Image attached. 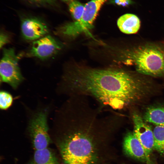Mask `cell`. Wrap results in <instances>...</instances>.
<instances>
[{
    "mask_svg": "<svg viewBox=\"0 0 164 164\" xmlns=\"http://www.w3.org/2000/svg\"><path fill=\"white\" fill-rule=\"evenodd\" d=\"M101 111L78 95L69 97L59 108L54 125L63 164H104L119 117L114 111L102 116Z\"/></svg>",
    "mask_w": 164,
    "mask_h": 164,
    "instance_id": "cell-1",
    "label": "cell"
},
{
    "mask_svg": "<svg viewBox=\"0 0 164 164\" xmlns=\"http://www.w3.org/2000/svg\"><path fill=\"white\" fill-rule=\"evenodd\" d=\"M68 97H90L104 107L120 110L140 101L149 90L147 82L122 69L76 67L67 71L58 87Z\"/></svg>",
    "mask_w": 164,
    "mask_h": 164,
    "instance_id": "cell-2",
    "label": "cell"
},
{
    "mask_svg": "<svg viewBox=\"0 0 164 164\" xmlns=\"http://www.w3.org/2000/svg\"><path fill=\"white\" fill-rule=\"evenodd\" d=\"M125 64L141 74L164 77V45L147 44L126 50L122 56Z\"/></svg>",
    "mask_w": 164,
    "mask_h": 164,
    "instance_id": "cell-3",
    "label": "cell"
},
{
    "mask_svg": "<svg viewBox=\"0 0 164 164\" xmlns=\"http://www.w3.org/2000/svg\"><path fill=\"white\" fill-rule=\"evenodd\" d=\"M48 113V108L38 110L29 121L28 130L35 150L48 148L51 142L47 124Z\"/></svg>",
    "mask_w": 164,
    "mask_h": 164,
    "instance_id": "cell-4",
    "label": "cell"
},
{
    "mask_svg": "<svg viewBox=\"0 0 164 164\" xmlns=\"http://www.w3.org/2000/svg\"><path fill=\"white\" fill-rule=\"evenodd\" d=\"M107 0H91L85 5L84 12L78 21L68 23L57 30V33L72 37L87 31L92 24L103 5Z\"/></svg>",
    "mask_w": 164,
    "mask_h": 164,
    "instance_id": "cell-5",
    "label": "cell"
},
{
    "mask_svg": "<svg viewBox=\"0 0 164 164\" xmlns=\"http://www.w3.org/2000/svg\"><path fill=\"white\" fill-rule=\"evenodd\" d=\"M0 64L1 79L16 89L23 80L19 65L20 56L12 48L3 49Z\"/></svg>",
    "mask_w": 164,
    "mask_h": 164,
    "instance_id": "cell-6",
    "label": "cell"
},
{
    "mask_svg": "<svg viewBox=\"0 0 164 164\" xmlns=\"http://www.w3.org/2000/svg\"><path fill=\"white\" fill-rule=\"evenodd\" d=\"M62 45L53 36L48 35L33 42L28 55L42 60L47 59L56 54Z\"/></svg>",
    "mask_w": 164,
    "mask_h": 164,
    "instance_id": "cell-7",
    "label": "cell"
},
{
    "mask_svg": "<svg viewBox=\"0 0 164 164\" xmlns=\"http://www.w3.org/2000/svg\"><path fill=\"white\" fill-rule=\"evenodd\" d=\"M134 124L133 132L144 148L148 157L154 149V139L153 131L138 113L132 114Z\"/></svg>",
    "mask_w": 164,
    "mask_h": 164,
    "instance_id": "cell-8",
    "label": "cell"
},
{
    "mask_svg": "<svg viewBox=\"0 0 164 164\" xmlns=\"http://www.w3.org/2000/svg\"><path fill=\"white\" fill-rule=\"evenodd\" d=\"M21 29L23 37L28 41L37 40L46 35L49 32L46 24L41 20L34 17L22 19Z\"/></svg>",
    "mask_w": 164,
    "mask_h": 164,
    "instance_id": "cell-9",
    "label": "cell"
},
{
    "mask_svg": "<svg viewBox=\"0 0 164 164\" xmlns=\"http://www.w3.org/2000/svg\"><path fill=\"white\" fill-rule=\"evenodd\" d=\"M122 147L123 152L128 156L147 164H151L150 159L133 132L126 133L123 139Z\"/></svg>",
    "mask_w": 164,
    "mask_h": 164,
    "instance_id": "cell-10",
    "label": "cell"
},
{
    "mask_svg": "<svg viewBox=\"0 0 164 164\" xmlns=\"http://www.w3.org/2000/svg\"><path fill=\"white\" fill-rule=\"evenodd\" d=\"M117 24L120 30L127 34L136 33L140 26V21L135 15L126 14L120 16L118 19Z\"/></svg>",
    "mask_w": 164,
    "mask_h": 164,
    "instance_id": "cell-11",
    "label": "cell"
},
{
    "mask_svg": "<svg viewBox=\"0 0 164 164\" xmlns=\"http://www.w3.org/2000/svg\"><path fill=\"white\" fill-rule=\"evenodd\" d=\"M27 164H60L55 153L48 148L35 150L33 156Z\"/></svg>",
    "mask_w": 164,
    "mask_h": 164,
    "instance_id": "cell-12",
    "label": "cell"
},
{
    "mask_svg": "<svg viewBox=\"0 0 164 164\" xmlns=\"http://www.w3.org/2000/svg\"><path fill=\"white\" fill-rule=\"evenodd\" d=\"M146 122L156 126H164V105L152 106L147 108L142 118Z\"/></svg>",
    "mask_w": 164,
    "mask_h": 164,
    "instance_id": "cell-13",
    "label": "cell"
},
{
    "mask_svg": "<svg viewBox=\"0 0 164 164\" xmlns=\"http://www.w3.org/2000/svg\"><path fill=\"white\" fill-rule=\"evenodd\" d=\"M153 131L154 149L164 156V126H156Z\"/></svg>",
    "mask_w": 164,
    "mask_h": 164,
    "instance_id": "cell-14",
    "label": "cell"
},
{
    "mask_svg": "<svg viewBox=\"0 0 164 164\" xmlns=\"http://www.w3.org/2000/svg\"><path fill=\"white\" fill-rule=\"evenodd\" d=\"M84 6L85 5L76 0H73L70 2L69 5V10L75 21H79L81 18Z\"/></svg>",
    "mask_w": 164,
    "mask_h": 164,
    "instance_id": "cell-15",
    "label": "cell"
},
{
    "mask_svg": "<svg viewBox=\"0 0 164 164\" xmlns=\"http://www.w3.org/2000/svg\"><path fill=\"white\" fill-rule=\"evenodd\" d=\"M13 98L12 95L8 92L2 91L0 93V108L5 110L9 108L12 105Z\"/></svg>",
    "mask_w": 164,
    "mask_h": 164,
    "instance_id": "cell-16",
    "label": "cell"
},
{
    "mask_svg": "<svg viewBox=\"0 0 164 164\" xmlns=\"http://www.w3.org/2000/svg\"><path fill=\"white\" fill-rule=\"evenodd\" d=\"M29 3L36 5H51L53 4L56 0H26Z\"/></svg>",
    "mask_w": 164,
    "mask_h": 164,
    "instance_id": "cell-17",
    "label": "cell"
},
{
    "mask_svg": "<svg viewBox=\"0 0 164 164\" xmlns=\"http://www.w3.org/2000/svg\"><path fill=\"white\" fill-rule=\"evenodd\" d=\"M10 42V38L5 33L3 32L0 33V47L1 48Z\"/></svg>",
    "mask_w": 164,
    "mask_h": 164,
    "instance_id": "cell-18",
    "label": "cell"
},
{
    "mask_svg": "<svg viewBox=\"0 0 164 164\" xmlns=\"http://www.w3.org/2000/svg\"><path fill=\"white\" fill-rule=\"evenodd\" d=\"M62 0V1H70L71 0Z\"/></svg>",
    "mask_w": 164,
    "mask_h": 164,
    "instance_id": "cell-19",
    "label": "cell"
}]
</instances>
